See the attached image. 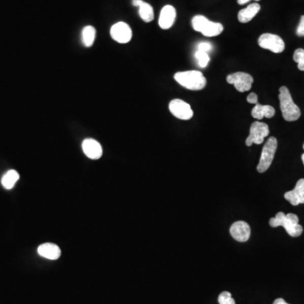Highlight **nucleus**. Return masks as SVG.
Masks as SVG:
<instances>
[{
  "label": "nucleus",
  "mask_w": 304,
  "mask_h": 304,
  "mask_svg": "<svg viewBox=\"0 0 304 304\" xmlns=\"http://www.w3.org/2000/svg\"><path fill=\"white\" fill-rule=\"evenodd\" d=\"M269 226L272 227H283L291 237H299L303 228L299 224V219L295 214H284L283 212L277 213L276 217L269 220Z\"/></svg>",
  "instance_id": "nucleus-1"
},
{
  "label": "nucleus",
  "mask_w": 304,
  "mask_h": 304,
  "mask_svg": "<svg viewBox=\"0 0 304 304\" xmlns=\"http://www.w3.org/2000/svg\"><path fill=\"white\" fill-rule=\"evenodd\" d=\"M280 107L282 117L287 122L297 121L301 117V110L293 102L292 95L287 86H282L279 90Z\"/></svg>",
  "instance_id": "nucleus-2"
},
{
  "label": "nucleus",
  "mask_w": 304,
  "mask_h": 304,
  "mask_svg": "<svg viewBox=\"0 0 304 304\" xmlns=\"http://www.w3.org/2000/svg\"><path fill=\"white\" fill-rule=\"evenodd\" d=\"M174 79L183 87L188 90H200L206 85V79L200 71L189 70L176 73Z\"/></svg>",
  "instance_id": "nucleus-3"
},
{
  "label": "nucleus",
  "mask_w": 304,
  "mask_h": 304,
  "mask_svg": "<svg viewBox=\"0 0 304 304\" xmlns=\"http://www.w3.org/2000/svg\"><path fill=\"white\" fill-rule=\"evenodd\" d=\"M194 30L202 33L204 37L212 38L220 35L224 30L221 23L213 22L208 20L204 15H196L192 19Z\"/></svg>",
  "instance_id": "nucleus-4"
},
{
  "label": "nucleus",
  "mask_w": 304,
  "mask_h": 304,
  "mask_svg": "<svg viewBox=\"0 0 304 304\" xmlns=\"http://www.w3.org/2000/svg\"><path fill=\"white\" fill-rule=\"evenodd\" d=\"M277 145L278 143L276 138L270 137L268 139L262 149L261 157L259 159V165L257 166L258 172L263 173L269 169L274 160L275 154L277 150Z\"/></svg>",
  "instance_id": "nucleus-5"
},
{
  "label": "nucleus",
  "mask_w": 304,
  "mask_h": 304,
  "mask_svg": "<svg viewBox=\"0 0 304 304\" xmlns=\"http://www.w3.org/2000/svg\"><path fill=\"white\" fill-rule=\"evenodd\" d=\"M258 43L260 48L271 51L275 53H281L285 50L284 41L279 36L271 33H264L260 36Z\"/></svg>",
  "instance_id": "nucleus-6"
},
{
  "label": "nucleus",
  "mask_w": 304,
  "mask_h": 304,
  "mask_svg": "<svg viewBox=\"0 0 304 304\" xmlns=\"http://www.w3.org/2000/svg\"><path fill=\"white\" fill-rule=\"evenodd\" d=\"M269 134V126L265 123H253L250 127V135L246 139V145L251 146L253 144L260 145L264 142V138L267 137Z\"/></svg>",
  "instance_id": "nucleus-7"
},
{
  "label": "nucleus",
  "mask_w": 304,
  "mask_h": 304,
  "mask_svg": "<svg viewBox=\"0 0 304 304\" xmlns=\"http://www.w3.org/2000/svg\"><path fill=\"white\" fill-rule=\"evenodd\" d=\"M227 81L234 85L235 89L239 93H246L252 88L254 78L247 73L237 72L227 75Z\"/></svg>",
  "instance_id": "nucleus-8"
},
{
  "label": "nucleus",
  "mask_w": 304,
  "mask_h": 304,
  "mask_svg": "<svg viewBox=\"0 0 304 304\" xmlns=\"http://www.w3.org/2000/svg\"><path fill=\"white\" fill-rule=\"evenodd\" d=\"M169 111L175 117L180 120H190L194 116L190 105L181 99H173L169 103Z\"/></svg>",
  "instance_id": "nucleus-9"
},
{
  "label": "nucleus",
  "mask_w": 304,
  "mask_h": 304,
  "mask_svg": "<svg viewBox=\"0 0 304 304\" xmlns=\"http://www.w3.org/2000/svg\"><path fill=\"white\" fill-rule=\"evenodd\" d=\"M110 34L113 40L122 44L130 43L132 38V30L125 22H117L112 25Z\"/></svg>",
  "instance_id": "nucleus-10"
},
{
  "label": "nucleus",
  "mask_w": 304,
  "mask_h": 304,
  "mask_svg": "<svg viewBox=\"0 0 304 304\" xmlns=\"http://www.w3.org/2000/svg\"><path fill=\"white\" fill-rule=\"evenodd\" d=\"M230 233L237 242H245L250 239L251 230L247 222L239 221L234 222L230 227Z\"/></svg>",
  "instance_id": "nucleus-11"
},
{
  "label": "nucleus",
  "mask_w": 304,
  "mask_h": 304,
  "mask_svg": "<svg viewBox=\"0 0 304 304\" xmlns=\"http://www.w3.org/2000/svg\"><path fill=\"white\" fill-rule=\"evenodd\" d=\"M177 17V12L172 5H166L162 8L160 13L159 25L163 30H167L172 27Z\"/></svg>",
  "instance_id": "nucleus-12"
},
{
  "label": "nucleus",
  "mask_w": 304,
  "mask_h": 304,
  "mask_svg": "<svg viewBox=\"0 0 304 304\" xmlns=\"http://www.w3.org/2000/svg\"><path fill=\"white\" fill-rule=\"evenodd\" d=\"M82 149L85 156L90 159L98 160L102 157V145L94 139H85L82 143Z\"/></svg>",
  "instance_id": "nucleus-13"
},
{
  "label": "nucleus",
  "mask_w": 304,
  "mask_h": 304,
  "mask_svg": "<svg viewBox=\"0 0 304 304\" xmlns=\"http://www.w3.org/2000/svg\"><path fill=\"white\" fill-rule=\"evenodd\" d=\"M284 197L294 206L304 204V178L298 180L294 189L286 193Z\"/></svg>",
  "instance_id": "nucleus-14"
},
{
  "label": "nucleus",
  "mask_w": 304,
  "mask_h": 304,
  "mask_svg": "<svg viewBox=\"0 0 304 304\" xmlns=\"http://www.w3.org/2000/svg\"><path fill=\"white\" fill-rule=\"evenodd\" d=\"M38 253L40 256L50 260H56L61 256V250L57 245L50 242H46L40 245L38 249Z\"/></svg>",
  "instance_id": "nucleus-15"
},
{
  "label": "nucleus",
  "mask_w": 304,
  "mask_h": 304,
  "mask_svg": "<svg viewBox=\"0 0 304 304\" xmlns=\"http://www.w3.org/2000/svg\"><path fill=\"white\" fill-rule=\"evenodd\" d=\"M251 114L255 119L261 120L264 117L271 118L276 114V110L274 107L269 105H261L257 103L253 108Z\"/></svg>",
  "instance_id": "nucleus-16"
},
{
  "label": "nucleus",
  "mask_w": 304,
  "mask_h": 304,
  "mask_svg": "<svg viewBox=\"0 0 304 304\" xmlns=\"http://www.w3.org/2000/svg\"><path fill=\"white\" fill-rule=\"evenodd\" d=\"M259 10H260V5L259 4L257 3L250 4L244 10H240L237 15L238 20L241 23L250 22V20H252L253 18L259 13Z\"/></svg>",
  "instance_id": "nucleus-17"
},
{
  "label": "nucleus",
  "mask_w": 304,
  "mask_h": 304,
  "mask_svg": "<svg viewBox=\"0 0 304 304\" xmlns=\"http://www.w3.org/2000/svg\"><path fill=\"white\" fill-rule=\"evenodd\" d=\"M19 178H20V175L15 170H10L4 175L1 180V184L3 187L6 190H11L15 187V184L17 183Z\"/></svg>",
  "instance_id": "nucleus-18"
},
{
  "label": "nucleus",
  "mask_w": 304,
  "mask_h": 304,
  "mask_svg": "<svg viewBox=\"0 0 304 304\" xmlns=\"http://www.w3.org/2000/svg\"><path fill=\"white\" fill-rule=\"evenodd\" d=\"M139 15L145 22H150L154 20V10L151 5L148 3L142 1L139 5Z\"/></svg>",
  "instance_id": "nucleus-19"
},
{
  "label": "nucleus",
  "mask_w": 304,
  "mask_h": 304,
  "mask_svg": "<svg viewBox=\"0 0 304 304\" xmlns=\"http://www.w3.org/2000/svg\"><path fill=\"white\" fill-rule=\"evenodd\" d=\"M97 31L92 25H87L82 30V43L86 48H90L95 42Z\"/></svg>",
  "instance_id": "nucleus-20"
},
{
  "label": "nucleus",
  "mask_w": 304,
  "mask_h": 304,
  "mask_svg": "<svg viewBox=\"0 0 304 304\" xmlns=\"http://www.w3.org/2000/svg\"><path fill=\"white\" fill-rule=\"evenodd\" d=\"M195 57L197 59L198 65L200 68H205L209 64V56L208 52L198 50L195 53Z\"/></svg>",
  "instance_id": "nucleus-21"
},
{
  "label": "nucleus",
  "mask_w": 304,
  "mask_h": 304,
  "mask_svg": "<svg viewBox=\"0 0 304 304\" xmlns=\"http://www.w3.org/2000/svg\"><path fill=\"white\" fill-rule=\"evenodd\" d=\"M293 59L297 63V67L300 70L304 71V49L297 48L293 54Z\"/></svg>",
  "instance_id": "nucleus-22"
},
{
  "label": "nucleus",
  "mask_w": 304,
  "mask_h": 304,
  "mask_svg": "<svg viewBox=\"0 0 304 304\" xmlns=\"http://www.w3.org/2000/svg\"><path fill=\"white\" fill-rule=\"evenodd\" d=\"M219 304H236L229 292H222L218 297Z\"/></svg>",
  "instance_id": "nucleus-23"
},
{
  "label": "nucleus",
  "mask_w": 304,
  "mask_h": 304,
  "mask_svg": "<svg viewBox=\"0 0 304 304\" xmlns=\"http://www.w3.org/2000/svg\"><path fill=\"white\" fill-rule=\"evenodd\" d=\"M197 47L198 50L202 51V52H209L212 50L211 43H206V42L199 43Z\"/></svg>",
  "instance_id": "nucleus-24"
},
{
  "label": "nucleus",
  "mask_w": 304,
  "mask_h": 304,
  "mask_svg": "<svg viewBox=\"0 0 304 304\" xmlns=\"http://www.w3.org/2000/svg\"><path fill=\"white\" fill-rule=\"evenodd\" d=\"M297 34L299 37H304V15L301 17L299 25L297 26Z\"/></svg>",
  "instance_id": "nucleus-25"
},
{
  "label": "nucleus",
  "mask_w": 304,
  "mask_h": 304,
  "mask_svg": "<svg viewBox=\"0 0 304 304\" xmlns=\"http://www.w3.org/2000/svg\"><path fill=\"white\" fill-rule=\"evenodd\" d=\"M258 100H259L258 96L254 93H250V95L248 96V102H250L251 104H257V103H259V101Z\"/></svg>",
  "instance_id": "nucleus-26"
},
{
  "label": "nucleus",
  "mask_w": 304,
  "mask_h": 304,
  "mask_svg": "<svg viewBox=\"0 0 304 304\" xmlns=\"http://www.w3.org/2000/svg\"><path fill=\"white\" fill-rule=\"evenodd\" d=\"M273 304H289L287 303L286 301H285L283 298H277V299L275 300V302H273Z\"/></svg>",
  "instance_id": "nucleus-27"
},
{
  "label": "nucleus",
  "mask_w": 304,
  "mask_h": 304,
  "mask_svg": "<svg viewBox=\"0 0 304 304\" xmlns=\"http://www.w3.org/2000/svg\"><path fill=\"white\" fill-rule=\"evenodd\" d=\"M143 0H132V4L134 6L139 7V5L142 3Z\"/></svg>",
  "instance_id": "nucleus-28"
},
{
  "label": "nucleus",
  "mask_w": 304,
  "mask_h": 304,
  "mask_svg": "<svg viewBox=\"0 0 304 304\" xmlns=\"http://www.w3.org/2000/svg\"><path fill=\"white\" fill-rule=\"evenodd\" d=\"M249 2H250V0H237V3L240 5H245V4H247Z\"/></svg>",
  "instance_id": "nucleus-29"
},
{
  "label": "nucleus",
  "mask_w": 304,
  "mask_h": 304,
  "mask_svg": "<svg viewBox=\"0 0 304 304\" xmlns=\"http://www.w3.org/2000/svg\"><path fill=\"white\" fill-rule=\"evenodd\" d=\"M302 162H303V165H304V154H302Z\"/></svg>",
  "instance_id": "nucleus-30"
},
{
  "label": "nucleus",
  "mask_w": 304,
  "mask_h": 304,
  "mask_svg": "<svg viewBox=\"0 0 304 304\" xmlns=\"http://www.w3.org/2000/svg\"><path fill=\"white\" fill-rule=\"evenodd\" d=\"M255 1H259V0H255Z\"/></svg>",
  "instance_id": "nucleus-31"
},
{
  "label": "nucleus",
  "mask_w": 304,
  "mask_h": 304,
  "mask_svg": "<svg viewBox=\"0 0 304 304\" xmlns=\"http://www.w3.org/2000/svg\"><path fill=\"white\" fill-rule=\"evenodd\" d=\"M303 149H304V145H303Z\"/></svg>",
  "instance_id": "nucleus-32"
}]
</instances>
